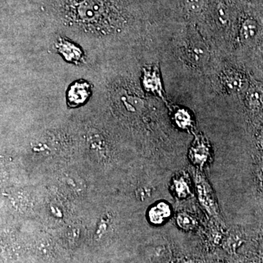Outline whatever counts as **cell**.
Wrapping results in <instances>:
<instances>
[{
  "instance_id": "obj_1",
  "label": "cell",
  "mask_w": 263,
  "mask_h": 263,
  "mask_svg": "<svg viewBox=\"0 0 263 263\" xmlns=\"http://www.w3.org/2000/svg\"><path fill=\"white\" fill-rule=\"evenodd\" d=\"M63 22L93 34L114 33L123 27L122 0H59Z\"/></svg>"
},
{
  "instance_id": "obj_2",
  "label": "cell",
  "mask_w": 263,
  "mask_h": 263,
  "mask_svg": "<svg viewBox=\"0 0 263 263\" xmlns=\"http://www.w3.org/2000/svg\"><path fill=\"white\" fill-rule=\"evenodd\" d=\"M182 56L192 66L203 67L209 59V48L202 39L193 37L187 40L182 48Z\"/></svg>"
},
{
  "instance_id": "obj_3",
  "label": "cell",
  "mask_w": 263,
  "mask_h": 263,
  "mask_svg": "<svg viewBox=\"0 0 263 263\" xmlns=\"http://www.w3.org/2000/svg\"><path fill=\"white\" fill-rule=\"evenodd\" d=\"M142 84L146 92L164 99V90L158 64H151L143 68Z\"/></svg>"
},
{
  "instance_id": "obj_4",
  "label": "cell",
  "mask_w": 263,
  "mask_h": 263,
  "mask_svg": "<svg viewBox=\"0 0 263 263\" xmlns=\"http://www.w3.org/2000/svg\"><path fill=\"white\" fill-rule=\"evenodd\" d=\"M92 95V86L86 80H77L69 86L67 104L72 109L83 106Z\"/></svg>"
},
{
  "instance_id": "obj_5",
  "label": "cell",
  "mask_w": 263,
  "mask_h": 263,
  "mask_svg": "<svg viewBox=\"0 0 263 263\" xmlns=\"http://www.w3.org/2000/svg\"><path fill=\"white\" fill-rule=\"evenodd\" d=\"M221 83L227 93H239L246 88L247 79L243 72L235 69H227L221 74Z\"/></svg>"
},
{
  "instance_id": "obj_6",
  "label": "cell",
  "mask_w": 263,
  "mask_h": 263,
  "mask_svg": "<svg viewBox=\"0 0 263 263\" xmlns=\"http://www.w3.org/2000/svg\"><path fill=\"white\" fill-rule=\"evenodd\" d=\"M55 48L66 62L78 64L84 61L83 50L69 39L61 37L56 40Z\"/></svg>"
},
{
  "instance_id": "obj_7",
  "label": "cell",
  "mask_w": 263,
  "mask_h": 263,
  "mask_svg": "<svg viewBox=\"0 0 263 263\" xmlns=\"http://www.w3.org/2000/svg\"><path fill=\"white\" fill-rule=\"evenodd\" d=\"M170 215V209L165 203H159L151 207L148 212V219L154 225H161Z\"/></svg>"
},
{
  "instance_id": "obj_8",
  "label": "cell",
  "mask_w": 263,
  "mask_h": 263,
  "mask_svg": "<svg viewBox=\"0 0 263 263\" xmlns=\"http://www.w3.org/2000/svg\"><path fill=\"white\" fill-rule=\"evenodd\" d=\"M246 102L250 109H257L263 106V85L253 83L246 95Z\"/></svg>"
},
{
  "instance_id": "obj_9",
  "label": "cell",
  "mask_w": 263,
  "mask_h": 263,
  "mask_svg": "<svg viewBox=\"0 0 263 263\" xmlns=\"http://www.w3.org/2000/svg\"><path fill=\"white\" fill-rule=\"evenodd\" d=\"M257 32V24L255 21L248 19L242 24L240 30V38L242 41H248L255 36Z\"/></svg>"
},
{
  "instance_id": "obj_10",
  "label": "cell",
  "mask_w": 263,
  "mask_h": 263,
  "mask_svg": "<svg viewBox=\"0 0 263 263\" xmlns=\"http://www.w3.org/2000/svg\"><path fill=\"white\" fill-rule=\"evenodd\" d=\"M174 120L182 128H187L192 124V117L190 113L183 109L175 110Z\"/></svg>"
},
{
  "instance_id": "obj_11",
  "label": "cell",
  "mask_w": 263,
  "mask_h": 263,
  "mask_svg": "<svg viewBox=\"0 0 263 263\" xmlns=\"http://www.w3.org/2000/svg\"><path fill=\"white\" fill-rule=\"evenodd\" d=\"M187 9L192 12H198L203 6V0H185Z\"/></svg>"
},
{
  "instance_id": "obj_12",
  "label": "cell",
  "mask_w": 263,
  "mask_h": 263,
  "mask_svg": "<svg viewBox=\"0 0 263 263\" xmlns=\"http://www.w3.org/2000/svg\"><path fill=\"white\" fill-rule=\"evenodd\" d=\"M179 225L183 227H191L193 224L191 218L187 215H180L178 219Z\"/></svg>"
},
{
  "instance_id": "obj_13",
  "label": "cell",
  "mask_w": 263,
  "mask_h": 263,
  "mask_svg": "<svg viewBox=\"0 0 263 263\" xmlns=\"http://www.w3.org/2000/svg\"><path fill=\"white\" fill-rule=\"evenodd\" d=\"M183 263H196V262H193V261H190V262H183Z\"/></svg>"
}]
</instances>
